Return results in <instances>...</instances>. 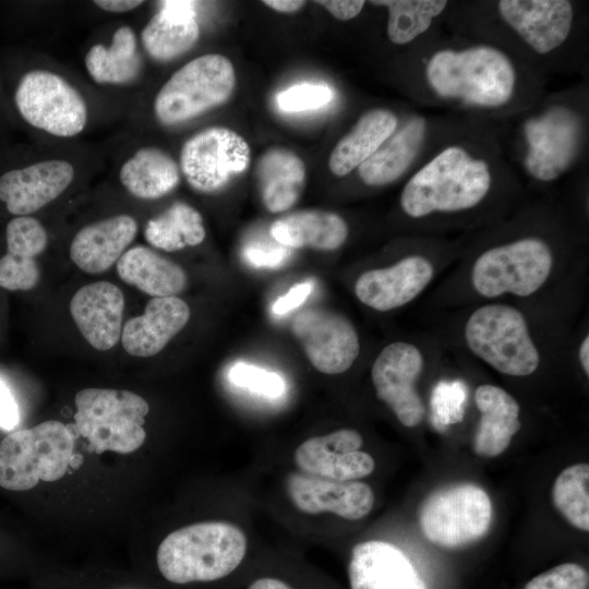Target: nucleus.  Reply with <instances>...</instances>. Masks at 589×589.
Listing matches in <instances>:
<instances>
[{
    "label": "nucleus",
    "mask_w": 589,
    "mask_h": 589,
    "mask_svg": "<svg viewBox=\"0 0 589 589\" xmlns=\"http://www.w3.org/2000/svg\"><path fill=\"white\" fill-rule=\"evenodd\" d=\"M332 99L333 91L328 85L305 82L281 91L276 96V105L285 112H302L322 108Z\"/></svg>",
    "instance_id": "37"
},
{
    "label": "nucleus",
    "mask_w": 589,
    "mask_h": 589,
    "mask_svg": "<svg viewBox=\"0 0 589 589\" xmlns=\"http://www.w3.org/2000/svg\"><path fill=\"white\" fill-rule=\"evenodd\" d=\"M20 422V411L16 400L8 384L0 376V428L11 431Z\"/></svg>",
    "instance_id": "42"
},
{
    "label": "nucleus",
    "mask_w": 589,
    "mask_h": 589,
    "mask_svg": "<svg viewBox=\"0 0 589 589\" xmlns=\"http://www.w3.org/2000/svg\"><path fill=\"white\" fill-rule=\"evenodd\" d=\"M468 349L495 371L522 377L537 371L540 352L522 312L506 303L477 308L464 326Z\"/></svg>",
    "instance_id": "4"
},
{
    "label": "nucleus",
    "mask_w": 589,
    "mask_h": 589,
    "mask_svg": "<svg viewBox=\"0 0 589 589\" xmlns=\"http://www.w3.org/2000/svg\"><path fill=\"white\" fill-rule=\"evenodd\" d=\"M434 273L429 257L407 255L390 266L362 273L356 280L354 293L373 310H395L414 300L431 283Z\"/></svg>",
    "instance_id": "18"
},
{
    "label": "nucleus",
    "mask_w": 589,
    "mask_h": 589,
    "mask_svg": "<svg viewBox=\"0 0 589 589\" xmlns=\"http://www.w3.org/2000/svg\"><path fill=\"white\" fill-rule=\"evenodd\" d=\"M13 107L27 125L60 137L81 133L87 122L82 95L62 76L43 69L20 74L12 92Z\"/></svg>",
    "instance_id": "11"
},
{
    "label": "nucleus",
    "mask_w": 589,
    "mask_h": 589,
    "mask_svg": "<svg viewBox=\"0 0 589 589\" xmlns=\"http://www.w3.org/2000/svg\"><path fill=\"white\" fill-rule=\"evenodd\" d=\"M263 3L277 12L294 13L301 10L306 2L301 0H265Z\"/></svg>",
    "instance_id": "45"
},
{
    "label": "nucleus",
    "mask_w": 589,
    "mask_h": 589,
    "mask_svg": "<svg viewBox=\"0 0 589 589\" xmlns=\"http://www.w3.org/2000/svg\"><path fill=\"white\" fill-rule=\"evenodd\" d=\"M235 86V68L227 57L200 56L177 70L159 89L155 116L165 125L185 122L225 104Z\"/></svg>",
    "instance_id": "8"
},
{
    "label": "nucleus",
    "mask_w": 589,
    "mask_h": 589,
    "mask_svg": "<svg viewBox=\"0 0 589 589\" xmlns=\"http://www.w3.org/2000/svg\"><path fill=\"white\" fill-rule=\"evenodd\" d=\"M520 132L525 171L537 181L551 182L576 161L585 123L575 108L554 103L525 119Z\"/></svg>",
    "instance_id": "9"
},
{
    "label": "nucleus",
    "mask_w": 589,
    "mask_h": 589,
    "mask_svg": "<svg viewBox=\"0 0 589 589\" xmlns=\"http://www.w3.org/2000/svg\"><path fill=\"white\" fill-rule=\"evenodd\" d=\"M398 117L389 109L376 108L364 112L333 148L328 168L345 177L364 163L396 131Z\"/></svg>",
    "instance_id": "30"
},
{
    "label": "nucleus",
    "mask_w": 589,
    "mask_h": 589,
    "mask_svg": "<svg viewBox=\"0 0 589 589\" xmlns=\"http://www.w3.org/2000/svg\"><path fill=\"white\" fill-rule=\"evenodd\" d=\"M200 26L196 2L161 1L141 33L144 49L158 62L171 61L188 52L197 41Z\"/></svg>",
    "instance_id": "26"
},
{
    "label": "nucleus",
    "mask_w": 589,
    "mask_h": 589,
    "mask_svg": "<svg viewBox=\"0 0 589 589\" xmlns=\"http://www.w3.org/2000/svg\"><path fill=\"white\" fill-rule=\"evenodd\" d=\"M243 259L252 266L275 268L283 265L290 255V249L280 243H253L243 249Z\"/></svg>",
    "instance_id": "40"
},
{
    "label": "nucleus",
    "mask_w": 589,
    "mask_h": 589,
    "mask_svg": "<svg viewBox=\"0 0 589 589\" xmlns=\"http://www.w3.org/2000/svg\"><path fill=\"white\" fill-rule=\"evenodd\" d=\"M424 537L444 548H458L481 539L492 520V503L479 485L460 482L430 492L418 509Z\"/></svg>",
    "instance_id": "10"
},
{
    "label": "nucleus",
    "mask_w": 589,
    "mask_h": 589,
    "mask_svg": "<svg viewBox=\"0 0 589 589\" xmlns=\"http://www.w3.org/2000/svg\"><path fill=\"white\" fill-rule=\"evenodd\" d=\"M74 435L69 425L49 420L13 431L0 443V486L33 489L39 481L61 479L73 456Z\"/></svg>",
    "instance_id": "5"
},
{
    "label": "nucleus",
    "mask_w": 589,
    "mask_h": 589,
    "mask_svg": "<svg viewBox=\"0 0 589 589\" xmlns=\"http://www.w3.org/2000/svg\"><path fill=\"white\" fill-rule=\"evenodd\" d=\"M251 161L245 139L224 127L204 129L191 136L180 152V170L189 185L201 193H216Z\"/></svg>",
    "instance_id": "12"
},
{
    "label": "nucleus",
    "mask_w": 589,
    "mask_h": 589,
    "mask_svg": "<svg viewBox=\"0 0 589 589\" xmlns=\"http://www.w3.org/2000/svg\"><path fill=\"white\" fill-rule=\"evenodd\" d=\"M269 235L289 249L312 248L333 251L347 240L349 228L338 214L318 209L299 211L275 220Z\"/></svg>",
    "instance_id": "28"
},
{
    "label": "nucleus",
    "mask_w": 589,
    "mask_h": 589,
    "mask_svg": "<svg viewBox=\"0 0 589 589\" xmlns=\"http://www.w3.org/2000/svg\"><path fill=\"white\" fill-rule=\"evenodd\" d=\"M363 440L352 429H339L301 443L293 454L297 467L305 473L337 481H353L371 474L374 459L361 452Z\"/></svg>",
    "instance_id": "16"
},
{
    "label": "nucleus",
    "mask_w": 589,
    "mask_h": 589,
    "mask_svg": "<svg viewBox=\"0 0 589 589\" xmlns=\"http://www.w3.org/2000/svg\"><path fill=\"white\" fill-rule=\"evenodd\" d=\"M228 377L232 384L267 397H278L286 389L279 374L245 362L232 364Z\"/></svg>",
    "instance_id": "38"
},
{
    "label": "nucleus",
    "mask_w": 589,
    "mask_h": 589,
    "mask_svg": "<svg viewBox=\"0 0 589 589\" xmlns=\"http://www.w3.org/2000/svg\"><path fill=\"white\" fill-rule=\"evenodd\" d=\"M420 79L429 94L486 112H507L530 104L531 81L515 56L497 45L443 46L421 59Z\"/></svg>",
    "instance_id": "2"
},
{
    "label": "nucleus",
    "mask_w": 589,
    "mask_h": 589,
    "mask_svg": "<svg viewBox=\"0 0 589 589\" xmlns=\"http://www.w3.org/2000/svg\"><path fill=\"white\" fill-rule=\"evenodd\" d=\"M588 573L578 564L557 565L532 578L524 589H587Z\"/></svg>",
    "instance_id": "39"
},
{
    "label": "nucleus",
    "mask_w": 589,
    "mask_h": 589,
    "mask_svg": "<svg viewBox=\"0 0 589 589\" xmlns=\"http://www.w3.org/2000/svg\"><path fill=\"white\" fill-rule=\"evenodd\" d=\"M247 552V537L237 526L205 521L169 533L157 550L160 574L173 584L213 581L232 573Z\"/></svg>",
    "instance_id": "3"
},
{
    "label": "nucleus",
    "mask_w": 589,
    "mask_h": 589,
    "mask_svg": "<svg viewBox=\"0 0 589 589\" xmlns=\"http://www.w3.org/2000/svg\"><path fill=\"white\" fill-rule=\"evenodd\" d=\"M117 273L128 285L155 297H172L188 285L184 269L151 248L128 249L117 262Z\"/></svg>",
    "instance_id": "31"
},
{
    "label": "nucleus",
    "mask_w": 589,
    "mask_h": 589,
    "mask_svg": "<svg viewBox=\"0 0 589 589\" xmlns=\"http://www.w3.org/2000/svg\"><path fill=\"white\" fill-rule=\"evenodd\" d=\"M94 3L100 9L112 12V13H122L134 10L140 7L142 0H96Z\"/></svg>",
    "instance_id": "44"
},
{
    "label": "nucleus",
    "mask_w": 589,
    "mask_h": 589,
    "mask_svg": "<svg viewBox=\"0 0 589 589\" xmlns=\"http://www.w3.org/2000/svg\"><path fill=\"white\" fill-rule=\"evenodd\" d=\"M348 577L351 589H426L408 557L397 546L377 540L352 549Z\"/></svg>",
    "instance_id": "22"
},
{
    "label": "nucleus",
    "mask_w": 589,
    "mask_h": 589,
    "mask_svg": "<svg viewBox=\"0 0 589 589\" xmlns=\"http://www.w3.org/2000/svg\"><path fill=\"white\" fill-rule=\"evenodd\" d=\"M553 266L551 244L539 236H525L484 250L473 262L470 279L483 298H524L546 284Z\"/></svg>",
    "instance_id": "7"
},
{
    "label": "nucleus",
    "mask_w": 589,
    "mask_h": 589,
    "mask_svg": "<svg viewBox=\"0 0 589 589\" xmlns=\"http://www.w3.org/2000/svg\"><path fill=\"white\" fill-rule=\"evenodd\" d=\"M291 332L310 363L324 374L346 372L360 352L359 336L353 324L335 311L303 310L293 316Z\"/></svg>",
    "instance_id": "14"
},
{
    "label": "nucleus",
    "mask_w": 589,
    "mask_h": 589,
    "mask_svg": "<svg viewBox=\"0 0 589 589\" xmlns=\"http://www.w3.org/2000/svg\"><path fill=\"white\" fill-rule=\"evenodd\" d=\"M84 61L88 74L98 84L131 83L143 67L135 33L129 26L115 31L109 47L103 44L92 46Z\"/></svg>",
    "instance_id": "33"
},
{
    "label": "nucleus",
    "mask_w": 589,
    "mask_h": 589,
    "mask_svg": "<svg viewBox=\"0 0 589 589\" xmlns=\"http://www.w3.org/2000/svg\"><path fill=\"white\" fill-rule=\"evenodd\" d=\"M424 368L419 347L407 341L385 346L374 360L371 378L376 396L407 428L419 425L425 414L417 382Z\"/></svg>",
    "instance_id": "13"
},
{
    "label": "nucleus",
    "mask_w": 589,
    "mask_h": 589,
    "mask_svg": "<svg viewBox=\"0 0 589 589\" xmlns=\"http://www.w3.org/2000/svg\"><path fill=\"white\" fill-rule=\"evenodd\" d=\"M189 318L190 309L182 299L176 296L152 298L142 315L125 322L122 346L131 356L153 357L187 325Z\"/></svg>",
    "instance_id": "23"
},
{
    "label": "nucleus",
    "mask_w": 589,
    "mask_h": 589,
    "mask_svg": "<svg viewBox=\"0 0 589 589\" xmlns=\"http://www.w3.org/2000/svg\"><path fill=\"white\" fill-rule=\"evenodd\" d=\"M317 4L325 8L335 19L349 21L360 14L365 1L362 0H322Z\"/></svg>",
    "instance_id": "43"
},
{
    "label": "nucleus",
    "mask_w": 589,
    "mask_h": 589,
    "mask_svg": "<svg viewBox=\"0 0 589 589\" xmlns=\"http://www.w3.org/2000/svg\"><path fill=\"white\" fill-rule=\"evenodd\" d=\"M7 253L0 259V287L31 290L40 277L36 256L48 243L44 226L32 216L13 217L5 227Z\"/></svg>",
    "instance_id": "25"
},
{
    "label": "nucleus",
    "mask_w": 589,
    "mask_h": 589,
    "mask_svg": "<svg viewBox=\"0 0 589 589\" xmlns=\"http://www.w3.org/2000/svg\"><path fill=\"white\" fill-rule=\"evenodd\" d=\"M73 178V166L61 159L2 169L0 203L14 217L29 216L63 193Z\"/></svg>",
    "instance_id": "17"
},
{
    "label": "nucleus",
    "mask_w": 589,
    "mask_h": 589,
    "mask_svg": "<svg viewBox=\"0 0 589 589\" xmlns=\"http://www.w3.org/2000/svg\"><path fill=\"white\" fill-rule=\"evenodd\" d=\"M424 158L399 195L402 213L414 220L479 207L506 171L497 143L483 133L450 136Z\"/></svg>",
    "instance_id": "1"
},
{
    "label": "nucleus",
    "mask_w": 589,
    "mask_h": 589,
    "mask_svg": "<svg viewBox=\"0 0 589 589\" xmlns=\"http://www.w3.org/2000/svg\"><path fill=\"white\" fill-rule=\"evenodd\" d=\"M136 233V220L125 214L87 225L71 242V261L85 273H104L119 261Z\"/></svg>",
    "instance_id": "24"
},
{
    "label": "nucleus",
    "mask_w": 589,
    "mask_h": 589,
    "mask_svg": "<svg viewBox=\"0 0 589 589\" xmlns=\"http://www.w3.org/2000/svg\"><path fill=\"white\" fill-rule=\"evenodd\" d=\"M578 358L580 362V366L588 377L589 375V336L586 335L585 338L581 340L580 346L578 348Z\"/></svg>",
    "instance_id": "47"
},
{
    "label": "nucleus",
    "mask_w": 589,
    "mask_h": 589,
    "mask_svg": "<svg viewBox=\"0 0 589 589\" xmlns=\"http://www.w3.org/2000/svg\"><path fill=\"white\" fill-rule=\"evenodd\" d=\"M473 398L480 412L473 450L481 457H496L506 450L521 428L519 404L507 390L493 384L479 385Z\"/></svg>",
    "instance_id": "27"
},
{
    "label": "nucleus",
    "mask_w": 589,
    "mask_h": 589,
    "mask_svg": "<svg viewBox=\"0 0 589 589\" xmlns=\"http://www.w3.org/2000/svg\"><path fill=\"white\" fill-rule=\"evenodd\" d=\"M74 429L100 454L111 450L129 454L145 438L148 402L140 395L112 388H84L75 395Z\"/></svg>",
    "instance_id": "6"
},
{
    "label": "nucleus",
    "mask_w": 589,
    "mask_h": 589,
    "mask_svg": "<svg viewBox=\"0 0 589 589\" xmlns=\"http://www.w3.org/2000/svg\"><path fill=\"white\" fill-rule=\"evenodd\" d=\"M313 281L306 280L291 287L287 293L279 297L273 304L272 311L283 315L301 305L313 290Z\"/></svg>",
    "instance_id": "41"
},
{
    "label": "nucleus",
    "mask_w": 589,
    "mask_h": 589,
    "mask_svg": "<svg viewBox=\"0 0 589 589\" xmlns=\"http://www.w3.org/2000/svg\"><path fill=\"white\" fill-rule=\"evenodd\" d=\"M248 589H291L284 581L276 578H260L253 581Z\"/></svg>",
    "instance_id": "46"
},
{
    "label": "nucleus",
    "mask_w": 589,
    "mask_h": 589,
    "mask_svg": "<svg viewBox=\"0 0 589 589\" xmlns=\"http://www.w3.org/2000/svg\"><path fill=\"white\" fill-rule=\"evenodd\" d=\"M144 236L152 247L173 252L201 244L206 231L202 215L194 207L176 202L147 221Z\"/></svg>",
    "instance_id": "34"
},
{
    "label": "nucleus",
    "mask_w": 589,
    "mask_h": 589,
    "mask_svg": "<svg viewBox=\"0 0 589 589\" xmlns=\"http://www.w3.org/2000/svg\"><path fill=\"white\" fill-rule=\"evenodd\" d=\"M552 501L575 528L589 530V466L579 462L565 468L555 479Z\"/></svg>",
    "instance_id": "36"
},
{
    "label": "nucleus",
    "mask_w": 589,
    "mask_h": 589,
    "mask_svg": "<svg viewBox=\"0 0 589 589\" xmlns=\"http://www.w3.org/2000/svg\"><path fill=\"white\" fill-rule=\"evenodd\" d=\"M433 127L422 116L408 118L358 168L361 181L368 187L390 184L421 161L432 139Z\"/></svg>",
    "instance_id": "20"
},
{
    "label": "nucleus",
    "mask_w": 589,
    "mask_h": 589,
    "mask_svg": "<svg viewBox=\"0 0 589 589\" xmlns=\"http://www.w3.org/2000/svg\"><path fill=\"white\" fill-rule=\"evenodd\" d=\"M255 173L262 202L271 213L289 209L304 190L305 165L288 148L266 151L257 161Z\"/></svg>",
    "instance_id": "29"
},
{
    "label": "nucleus",
    "mask_w": 589,
    "mask_h": 589,
    "mask_svg": "<svg viewBox=\"0 0 589 589\" xmlns=\"http://www.w3.org/2000/svg\"><path fill=\"white\" fill-rule=\"evenodd\" d=\"M119 179L125 190L141 200H157L180 182L177 161L157 147L137 149L121 167Z\"/></svg>",
    "instance_id": "32"
},
{
    "label": "nucleus",
    "mask_w": 589,
    "mask_h": 589,
    "mask_svg": "<svg viewBox=\"0 0 589 589\" xmlns=\"http://www.w3.org/2000/svg\"><path fill=\"white\" fill-rule=\"evenodd\" d=\"M501 21L536 56L549 57L563 48L576 27V5L567 0H501Z\"/></svg>",
    "instance_id": "15"
},
{
    "label": "nucleus",
    "mask_w": 589,
    "mask_h": 589,
    "mask_svg": "<svg viewBox=\"0 0 589 589\" xmlns=\"http://www.w3.org/2000/svg\"><path fill=\"white\" fill-rule=\"evenodd\" d=\"M124 296L109 281L81 287L72 297L70 313L82 336L95 349L113 348L122 333Z\"/></svg>",
    "instance_id": "21"
},
{
    "label": "nucleus",
    "mask_w": 589,
    "mask_h": 589,
    "mask_svg": "<svg viewBox=\"0 0 589 589\" xmlns=\"http://www.w3.org/2000/svg\"><path fill=\"white\" fill-rule=\"evenodd\" d=\"M387 9V37L394 45L405 46L424 35L448 7L444 0L371 1Z\"/></svg>",
    "instance_id": "35"
},
{
    "label": "nucleus",
    "mask_w": 589,
    "mask_h": 589,
    "mask_svg": "<svg viewBox=\"0 0 589 589\" xmlns=\"http://www.w3.org/2000/svg\"><path fill=\"white\" fill-rule=\"evenodd\" d=\"M286 491L292 504L302 513H333L348 520L366 516L374 505L372 489L361 481H337L305 472H291Z\"/></svg>",
    "instance_id": "19"
}]
</instances>
